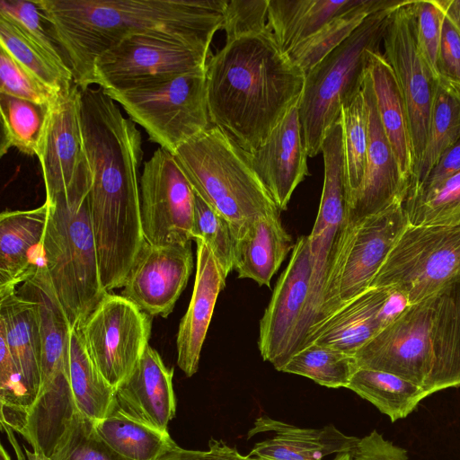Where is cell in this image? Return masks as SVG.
<instances>
[{
    "instance_id": "6da1fadb",
    "label": "cell",
    "mask_w": 460,
    "mask_h": 460,
    "mask_svg": "<svg viewBox=\"0 0 460 460\" xmlns=\"http://www.w3.org/2000/svg\"><path fill=\"white\" fill-rule=\"evenodd\" d=\"M78 101L97 255L107 263L127 262L145 243L140 208L141 133L102 88L79 87Z\"/></svg>"
},
{
    "instance_id": "7a4b0ae2",
    "label": "cell",
    "mask_w": 460,
    "mask_h": 460,
    "mask_svg": "<svg viewBox=\"0 0 460 460\" xmlns=\"http://www.w3.org/2000/svg\"><path fill=\"white\" fill-rule=\"evenodd\" d=\"M66 52L75 84L92 85L95 59L136 34L169 38L208 55L228 0H36Z\"/></svg>"
},
{
    "instance_id": "3957f363",
    "label": "cell",
    "mask_w": 460,
    "mask_h": 460,
    "mask_svg": "<svg viewBox=\"0 0 460 460\" xmlns=\"http://www.w3.org/2000/svg\"><path fill=\"white\" fill-rule=\"evenodd\" d=\"M212 125L251 153L298 102L305 73L267 28L230 41L207 63Z\"/></svg>"
},
{
    "instance_id": "277c9868",
    "label": "cell",
    "mask_w": 460,
    "mask_h": 460,
    "mask_svg": "<svg viewBox=\"0 0 460 460\" xmlns=\"http://www.w3.org/2000/svg\"><path fill=\"white\" fill-rule=\"evenodd\" d=\"M91 177L84 156L71 184L49 204L42 260L72 328H76L108 293L100 276L88 193Z\"/></svg>"
},
{
    "instance_id": "5b68a950",
    "label": "cell",
    "mask_w": 460,
    "mask_h": 460,
    "mask_svg": "<svg viewBox=\"0 0 460 460\" xmlns=\"http://www.w3.org/2000/svg\"><path fill=\"white\" fill-rule=\"evenodd\" d=\"M193 190L230 224L235 242L260 217L280 214L245 152L222 129H208L172 153Z\"/></svg>"
},
{
    "instance_id": "8992f818",
    "label": "cell",
    "mask_w": 460,
    "mask_h": 460,
    "mask_svg": "<svg viewBox=\"0 0 460 460\" xmlns=\"http://www.w3.org/2000/svg\"><path fill=\"white\" fill-rule=\"evenodd\" d=\"M405 1L368 15L348 39L305 75L298 110L309 157L322 151L329 128L340 118L341 106L361 92L369 55L380 50L392 13Z\"/></svg>"
},
{
    "instance_id": "52a82bcc",
    "label": "cell",
    "mask_w": 460,
    "mask_h": 460,
    "mask_svg": "<svg viewBox=\"0 0 460 460\" xmlns=\"http://www.w3.org/2000/svg\"><path fill=\"white\" fill-rule=\"evenodd\" d=\"M321 152L323 185L316 219L307 235L312 277L299 325L298 350L321 324L327 294L350 227L342 128L339 119L329 128Z\"/></svg>"
},
{
    "instance_id": "ba28073f",
    "label": "cell",
    "mask_w": 460,
    "mask_h": 460,
    "mask_svg": "<svg viewBox=\"0 0 460 460\" xmlns=\"http://www.w3.org/2000/svg\"><path fill=\"white\" fill-rule=\"evenodd\" d=\"M105 93L146 130L150 141L172 154L210 127L206 69L156 84Z\"/></svg>"
},
{
    "instance_id": "9c48e42d",
    "label": "cell",
    "mask_w": 460,
    "mask_h": 460,
    "mask_svg": "<svg viewBox=\"0 0 460 460\" xmlns=\"http://www.w3.org/2000/svg\"><path fill=\"white\" fill-rule=\"evenodd\" d=\"M459 272L460 226L408 225L370 288H397L411 305L436 294Z\"/></svg>"
},
{
    "instance_id": "30bf717a",
    "label": "cell",
    "mask_w": 460,
    "mask_h": 460,
    "mask_svg": "<svg viewBox=\"0 0 460 460\" xmlns=\"http://www.w3.org/2000/svg\"><path fill=\"white\" fill-rule=\"evenodd\" d=\"M208 54L178 40L136 34L120 40L94 61L92 84L123 91L206 69Z\"/></svg>"
},
{
    "instance_id": "8fae6325",
    "label": "cell",
    "mask_w": 460,
    "mask_h": 460,
    "mask_svg": "<svg viewBox=\"0 0 460 460\" xmlns=\"http://www.w3.org/2000/svg\"><path fill=\"white\" fill-rule=\"evenodd\" d=\"M151 316L109 292L75 328L90 358L116 390L149 345Z\"/></svg>"
},
{
    "instance_id": "7c38bea8",
    "label": "cell",
    "mask_w": 460,
    "mask_h": 460,
    "mask_svg": "<svg viewBox=\"0 0 460 460\" xmlns=\"http://www.w3.org/2000/svg\"><path fill=\"white\" fill-rule=\"evenodd\" d=\"M402 204L394 203L350 224L320 326L341 306L370 288L388 253L409 225Z\"/></svg>"
},
{
    "instance_id": "4fadbf2b",
    "label": "cell",
    "mask_w": 460,
    "mask_h": 460,
    "mask_svg": "<svg viewBox=\"0 0 460 460\" xmlns=\"http://www.w3.org/2000/svg\"><path fill=\"white\" fill-rule=\"evenodd\" d=\"M140 208L146 242L166 245L193 239L195 192L173 155L164 148L144 164Z\"/></svg>"
},
{
    "instance_id": "5bb4252c",
    "label": "cell",
    "mask_w": 460,
    "mask_h": 460,
    "mask_svg": "<svg viewBox=\"0 0 460 460\" xmlns=\"http://www.w3.org/2000/svg\"><path fill=\"white\" fill-rule=\"evenodd\" d=\"M436 294L411 304L354 355L358 368L395 375L423 387L433 367Z\"/></svg>"
},
{
    "instance_id": "9a60e30c",
    "label": "cell",
    "mask_w": 460,
    "mask_h": 460,
    "mask_svg": "<svg viewBox=\"0 0 460 460\" xmlns=\"http://www.w3.org/2000/svg\"><path fill=\"white\" fill-rule=\"evenodd\" d=\"M411 3L412 0H406L392 13L383 40V54L405 101L415 168L427 143L438 79L420 52Z\"/></svg>"
},
{
    "instance_id": "2e32d148",
    "label": "cell",
    "mask_w": 460,
    "mask_h": 460,
    "mask_svg": "<svg viewBox=\"0 0 460 460\" xmlns=\"http://www.w3.org/2000/svg\"><path fill=\"white\" fill-rule=\"evenodd\" d=\"M312 265L307 235L295 243L260 321L258 348L263 360L281 371L298 350V331L310 289Z\"/></svg>"
},
{
    "instance_id": "e0dca14e",
    "label": "cell",
    "mask_w": 460,
    "mask_h": 460,
    "mask_svg": "<svg viewBox=\"0 0 460 460\" xmlns=\"http://www.w3.org/2000/svg\"><path fill=\"white\" fill-rule=\"evenodd\" d=\"M192 269L190 242L166 245L145 242L121 296L150 316L167 317L186 288Z\"/></svg>"
},
{
    "instance_id": "ac0fdd59",
    "label": "cell",
    "mask_w": 460,
    "mask_h": 460,
    "mask_svg": "<svg viewBox=\"0 0 460 460\" xmlns=\"http://www.w3.org/2000/svg\"><path fill=\"white\" fill-rule=\"evenodd\" d=\"M362 92L367 111L368 146L362 183L349 199L350 224L403 202L409 189L382 126L367 67Z\"/></svg>"
},
{
    "instance_id": "d6986e66",
    "label": "cell",
    "mask_w": 460,
    "mask_h": 460,
    "mask_svg": "<svg viewBox=\"0 0 460 460\" xmlns=\"http://www.w3.org/2000/svg\"><path fill=\"white\" fill-rule=\"evenodd\" d=\"M245 155L279 209L286 210L294 190L309 174L298 102L264 143Z\"/></svg>"
},
{
    "instance_id": "ffe728a7",
    "label": "cell",
    "mask_w": 460,
    "mask_h": 460,
    "mask_svg": "<svg viewBox=\"0 0 460 460\" xmlns=\"http://www.w3.org/2000/svg\"><path fill=\"white\" fill-rule=\"evenodd\" d=\"M78 98L79 86L75 84L49 109L37 154L46 200L71 184L84 159Z\"/></svg>"
},
{
    "instance_id": "44dd1931",
    "label": "cell",
    "mask_w": 460,
    "mask_h": 460,
    "mask_svg": "<svg viewBox=\"0 0 460 460\" xmlns=\"http://www.w3.org/2000/svg\"><path fill=\"white\" fill-rule=\"evenodd\" d=\"M78 412L68 376L60 373L40 389L31 405L1 404V425L19 433L33 451L53 457Z\"/></svg>"
},
{
    "instance_id": "7402d4cb",
    "label": "cell",
    "mask_w": 460,
    "mask_h": 460,
    "mask_svg": "<svg viewBox=\"0 0 460 460\" xmlns=\"http://www.w3.org/2000/svg\"><path fill=\"white\" fill-rule=\"evenodd\" d=\"M173 368L148 345L129 376L115 390L116 408L157 430L168 432L176 412Z\"/></svg>"
},
{
    "instance_id": "603a6c76",
    "label": "cell",
    "mask_w": 460,
    "mask_h": 460,
    "mask_svg": "<svg viewBox=\"0 0 460 460\" xmlns=\"http://www.w3.org/2000/svg\"><path fill=\"white\" fill-rule=\"evenodd\" d=\"M49 204L0 215V296L25 281L42 261Z\"/></svg>"
},
{
    "instance_id": "cb8c5ba5",
    "label": "cell",
    "mask_w": 460,
    "mask_h": 460,
    "mask_svg": "<svg viewBox=\"0 0 460 460\" xmlns=\"http://www.w3.org/2000/svg\"><path fill=\"white\" fill-rule=\"evenodd\" d=\"M195 241V282L189 307L180 323L176 338L177 365L188 377L198 371L216 302L226 280L206 243L199 239Z\"/></svg>"
},
{
    "instance_id": "d4e9b609",
    "label": "cell",
    "mask_w": 460,
    "mask_h": 460,
    "mask_svg": "<svg viewBox=\"0 0 460 460\" xmlns=\"http://www.w3.org/2000/svg\"><path fill=\"white\" fill-rule=\"evenodd\" d=\"M271 432L272 438L255 444L249 456L269 460H322L332 454L351 453L358 438L347 436L333 425L305 429L261 416L248 431V438Z\"/></svg>"
},
{
    "instance_id": "484cf974",
    "label": "cell",
    "mask_w": 460,
    "mask_h": 460,
    "mask_svg": "<svg viewBox=\"0 0 460 460\" xmlns=\"http://www.w3.org/2000/svg\"><path fill=\"white\" fill-rule=\"evenodd\" d=\"M16 292L34 304L41 341V389L58 374L68 376V346L73 328L43 260Z\"/></svg>"
},
{
    "instance_id": "4316f807",
    "label": "cell",
    "mask_w": 460,
    "mask_h": 460,
    "mask_svg": "<svg viewBox=\"0 0 460 460\" xmlns=\"http://www.w3.org/2000/svg\"><path fill=\"white\" fill-rule=\"evenodd\" d=\"M389 290L388 287L370 288L350 300L315 330L303 347L315 342L354 356L386 327L383 308Z\"/></svg>"
},
{
    "instance_id": "83f0119b",
    "label": "cell",
    "mask_w": 460,
    "mask_h": 460,
    "mask_svg": "<svg viewBox=\"0 0 460 460\" xmlns=\"http://www.w3.org/2000/svg\"><path fill=\"white\" fill-rule=\"evenodd\" d=\"M0 333L9 346L31 405L41 385V341L34 304L16 290L0 296Z\"/></svg>"
},
{
    "instance_id": "f1b7e54d",
    "label": "cell",
    "mask_w": 460,
    "mask_h": 460,
    "mask_svg": "<svg viewBox=\"0 0 460 460\" xmlns=\"http://www.w3.org/2000/svg\"><path fill=\"white\" fill-rule=\"evenodd\" d=\"M367 72L382 126L402 176L410 186L414 170V154L402 91L391 66L380 50L369 55Z\"/></svg>"
},
{
    "instance_id": "f546056e",
    "label": "cell",
    "mask_w": 460,
    "mask_h": 460,
    "mask_svg": "<svg viewBox=\"0 0 460 460\" xmlns=\"http://www.w3.org/2000/svg\"><path fill=\"white\" fill-rule=\"evenodd\" d=\"M432 370L425 396L460 385V272L436 293Z\"/></svg>"
},
{
    "instance_id": "4dcf8cb0",
    "label": "cell",
    "mask_w": 460,
    "mask_h": 460,
    "mask_svg": "<svg viewBox=\"0 0 460 460\" xmlns=\"http://www.w3.org/2000/svg\"><path fill=\"white\" fill-rule=\"evenodd\" d=\"M295 243L284 228L280 214L258 217L235 242L234 270L240 279L270 287L272 277Z\"/></svg>"
},
{
    "instance_id": "1f68e13d",
    "label": "cell",
    "mask_w": 460,
    "mask_h": 460,
    "mask_svg": "<svg viewBox=\"0 0 460 460\" xmlns=\"http://www.w3.org/2000/svg\"><path fill=\"white\" fill-rule=\"evenodd\" d=\"M364 0H269L267 25L280 49L288 53L333 19Z\"/></svg>"
},
{
    "instance_id": "d6a6232c",
    "label": "cell",
    "mask_w": 460,
    "mask_h": 460,
    "mask_svg": "<svg viewBox=\"0 0 460 460\" xmlns=\"http://www.w3.org/2000/svg\"><path fill=\"white\" fill-rule=\"evenodd\" d=\"M68 378L80 413L99 420L113 412L117 405L115 389L93 363L75 328L69 338Z\"/></svg>"
},
{
    "instance_id": "836d02e7",
    "label": "cell",
    "mask_w": 460,
    "mask_h": 460,
    "mask_svg": "<svg viewBox=\"0 0 460 460\" xmlns=\"http://www.w3.org/2000/svg\"><path fill=\"white\" fill-rule=\"evenodd\" d=\"M93 422L102 440L130 460H158L177 446L168 432L136 420L117 408L108 417Z\"/></svg>"
},
{
    "instance_id": "e575fe53",
    "label": "cell",
    "mask_w": 460,
    "mask_h": 460,
    "mask_svg": "<svg viewBox=\"0 0 460 460\" xmlns=\"http://www.w3.org/2000/svg\"><path fill=\"white\" fill-rule=\"evenodd\" d=\"M460 137V89L438 79L428 139L409 188L422 183L440 156Z\"/></svg>"
},
{
    "instance_id": "d590c367",
    "label": "cell",
    "mask_w": 460,
    "mask_h": 460,
    "mask_svg": "<svg viewBox=\"0 0 460 460\" xmlns=\"http://www.w3.org/2000/svg\"><path fill=\"white\" fill-rule=\"evenodd\" d=\"M348 389L368 401L392 422L407 417L426 398L423 387L395 375L358 368Z\"/></svg>"
},
{
    "instance_id": "8d00e7d4",
    "label": "cell",
    "mask_w": 460,
    "mask_h": 460,
    "mask_svg": "<svg viewBox=\"0 0 460 460\" xmlns=\"http://www.w3.org/2000/svg\"><path fill=\"white\" fill-rule=\"evenodd\" d=\"M0 48L58 94L67 93L75 84L73 73L61 67L3 11H0Z\"/></svg>"
},
{
    "instance_id": "74e56055",
    "label": "cell",
    "mask_w": 460,
    "mask_h": 460,
    "mask_svg": "<svg viewBox=\"0 0 460 460\" xmlns=\"http://www.w3.org/2000/svg\"><path fill=\"white\" fill-rule=\"evenodd\" d=\"M402 2V0H364L361 5L333 19L288 54L305 75L348 39L368 15Z\"/></svg>"
},
{
    "instance_id": "f35d334b",
    "label": "cell",
    "mask_w": 460,
    "mask_h": 460,
    "mask_svg": "<svg viewBox=\"0 0 460 460\" xmlns=\"http://www.w3.org/2000/svg\"><path fill=\"white\" fill-rule=\"evenodd\" d=\"M49 107L0 93L1 157L13 147L37 156Z\"/></svg>"
},
{
    "instance_id": "ab89813d",
    "label": "cell",
    "mask_w": 460,
    "mask_h": 460,
    "mask_svg": "<svg viewBox=\"0 0 460 460\" xmlns=\"http://www.w3.org/2000/svg\"><path fill=\"white\" fill-rule=\"evenodd\" d=\"M358 369L354 356L312 342L296 351L281 371L305 376L329 388H347Z\"/></svg>"
},
{
    "instance_id": "60d3db41",
    "label": "cell",
    "mask_w": 460,
    "mask_h": 460,
    "mask_svg": "<svg viewBox=\"0 0 460 460\" xmlns=\"http://www.w3.org/2000/svg\"><path fill=\"white\" fill-rule=\"evenodd\" d=\"M403 208L411 226H460V172L422 190L408 191Z\"/></svg>"
},
{
    "instance_id": "b9f144b4",
    "label": "cell",
    "mask_w": 460,
    "mask_h": 460,
    "mask_svg": "<svg viewBox=\"0 0 460 460\" xmlns=\"http://www.w3.org/2000/svg\"><path fill=\"white\" fill-rule=\"evenodd\" d=\"M340 122L342 128L349 198L359 189L366 170L368 146L367 111L363 92L341 106Z\"/></svg>"
},
{
    "instance_id": "7bdbcfd3",
    "label": "cell",
    "mask_w": 460,
    "mask_h": 460,
    "mask_svg": "<svg viewBox=\"0 0 460 460\" xmlns=\"http://www.w3.org/2000/svg\"><path fill=\"white\" fill-rule=\"evenodd\" d=\"M195 192V191H194ZM193 239L203 241L226 279L234 270L235 238L228 221L195 193Z\"/></svg>"
},
{
    "instance_id": "ee69618b",
    "label": "cell",
    "mask_w": 460,
    "mask_h": 460,
    "mask_svg": "<svg viewBox=\"0 0 460 460\" xmlns=\"http://www.w3.org/2000/svg\"><path fill=\"white\" fill-rule=\"evenodd\" d=\"M55 460H130L114 451L97 433L94 422L78 412L59 442Z\"/></svg>"
},
{
    "instance_id": "f6af8a7d",
    "label": "cell",
    "mask_w": 460,
    "mask_h": 460,
    "mask_svg": "<svg viewBox=\"0 0 460 460\" xmlns=\"http://www.w3.org/2000/svg\"><path fill=\"white\" fill-rule=\"evenodd\" d=\"M0 11L13 17L61 67L72 72L67 56L36 0H1Z\"/></svg>"
},
{
    "instance_id": "bcb514c9",
    "label": "cell",
    "mask_w": 460,
    "mask_h": 460,
    "mask_svg": "<svg viewBox=\"0 0 460 460\" xmlns=\"http://www.w3.org/2000/svg\"><path fill=\"white\" fill-rule=\"evenodd\" d=\"M0 93L51 106L62 94L43 84L0 48Z\"/></svg>"
},
{
    "instance_id": "7dc6e473",
    "label": "cell",
    "mask_w": 460,
    "mask_h": 460,
    "mask_svg": "<svg viewBox=\"0 0 460 460\" xmlns=\"http://www.w3.org/2000/svg\"><path fill=\"white\" fill-rule=\"evenodd\" d=\"M418 47L427 65L438 79L437 60L445 12L439 0H412Z\"/></svg>"
},
{
    "instance_id": "c3c4849f",
    "label": "cell",
    "mask_w": 460,
    "mask_h": 460,
    "mask_svg": "<svg viewBox=\"0 0 460 460\" xmlns=\"http://www.w3.org/2000/svg\"><path fill=\"white\" fill-rule=\"evenodd\" d=\"M269 0H231L224 12L226 42L267 28Z\"/></svg>"
},
{
    "instance_id": "681fc988",
    "label": "cell",
    "mask_w": 460,
    "mask_h": 460,
    "mask_svg": "<svg viewBox=\"0 0 460 460\" xmlns=\"http://www.w3.org/2000/svg\"><path fill=\"white\" fill-rule=\"evenodd\" d=\"M0 403L29 406L25 388L4 336L0 333Z\"/></svg>"
},
{
    "instance_id": "f907efd6",
    "label": "cell",
    "mask_w": 460,
    "mask_h": 460,
    "mask_svg": "<svg viewBox=\"0 0 460 460\" xmlns=\"http://www.w3.org/2000/svg\"><path fill=\"white\" fill-rule=\"evenodd\" d=\"M438 79L460 89V33L445 17L437 60Z\"/></svg>"
},
{
    "instance_id": "816d5d0a",
    "label": "cell",
    "mask_w": 460,
    "mask_h": 460,
    "mask_svg": "<svg viewBox=\"0 0 460 460\" xmlns=\"http://www.w3.org/2000/svg\"><path fill=\"white\" fill-rule=\"evenodd\" d=\"M350 454L353 460H408L404 448L384 438L376 430L358 438Z\"/></svg>"
},
{
    "instance_id": "f5cc1de1",
    "label": "cell",
    "mask_w": 460,
    "mask_h": 460,
    "mask_svg": "<svg viewBox=\"0 0 460 460\" xmlns=\"http://www.w3.org/2000/svg\"><path fill=\"white\" fill-rule=\"evenodd\" d=\"M158 460H253V457L243 456L235 447H230L221 439L211 438L208 450H189L177 445Z\"/></svg>"
},
{
    "instance_id": "db71d44e",
    "label": "cell",
    "mask_w": 460,
    "mask_h": 460,
    "mask_svg": "<svg viewBox=\"0 0 460 460\" xmlns=\"http://www.w3.org/2000/svg\"><path fill=\"white\" fill-rule=\"evenodd\" d=\"M458 172H460V137L444 152L425 181L409 188L408 191L432 188Z\"/></svg>"
},
{
    "instance_id": "11a10c76",
    "label": "cell",
    "mask_w": 460,
    "mask_h": 460,
    "mask_svg": "<svg viewBox=\"0 0 460 460\" xmlns=\"http://www.w3.org/2000/svg\"><path fill=\"white\" fill-rule=\"evenodd\" d=\"M445 12V17L460 33V0H439Z\"/></svg>"
},
{
    "instance_id": "9f6ffc18",
    "label": "cell",
    "mask_w": 460,
    "mask_h": 460,
    "mask_svg": "<svg viewBox=\"0 0 460 460\" xmlns=\"http://www.w3.org/2000/svg\"><path fill=\"white\" fill-rule=\"evenodd\" d=\"M24 450L28 460H55L53 457L47 456L41 453L33 450L30 451L26 447H24Z\"/></svg>"
},
{
    "instance_id": "6f0895ef",
    "label": "cell",
    "mask_w": 460,
    "mask_h": 460,
    "mask_svg": "<svg viewBox=\"0 0 460 460\" xmlns=\"http://www.w3.org/2000/svg\"><path fill=\"white\" fill-rule=\"evenodd\" d=\"M333 460H353L350 453L339 454Z\"/></svg>"
},
{
    "instance_id": "680465c9",
    "label": "cell",
    "mask_w": 460,
    "mask_h": 460,
    "mask_svg": "<svg viewBox=\"0 0 460 460\" xmlns=\"http://www.w3.org/2000/svg\"><path fill=\"white\" fill-rule=\"evenodd\" d=\"M0 460H12L3 445L0 449Z\"/></svg>"
},
{
    "instance_id": "91938a15",
    "label": "cell",
    "mask_w": 460,
    "mask_h": 460,
    "mask_svg": "<svg viewBox=\"0 0 460 460\" xmlns=\"http://www.w3.org/2000/svg\"><path fill=\"white\" fill-rule=\"evenodd\" d=\"M253 460H269V459L259 458V457H253Z\"/></svg>"
}]
</instances>
